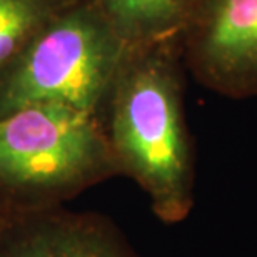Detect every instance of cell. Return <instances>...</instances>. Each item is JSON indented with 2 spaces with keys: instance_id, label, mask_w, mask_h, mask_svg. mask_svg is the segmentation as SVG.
Here are the masks:
<instances>
[{
  "instance_id": "obj_1",
  "label": "cell",
  "mask_w": 257,
  "mask_h": 257,
  "mask_svg": "<svg viewBox=\"0 0 257 257\" xmlns=\"http://www.w3.org/2000/svg\"><path fill=\"white\" fill-rule=\"evenodd\" d=\"M128 54L107 105L105 136L119 174L147 195L154 215L167 225L181 224L195 205V166L184 115L181 80L171 60Z\"/></svg>"
},
{
  "instance_id": "obj_4",
  "label": "cell",
  "mask_w": 257,
  "mask_h": 257,
  "mask_svg": "<svg viewBox=\"0 0 257 257\" xmlns=\"http://www.w3.org/2000/svg\"><path fill=\"white\" fill-rule=\"evenodd\" d=\"M0 257H141L107 215L62 205L0 210Z\"/></svg>"
},
{
  "instance_id": "obj_5",
  "label": "cell",
  "mask_w": 257,
  "mask_h": 257,
  "mask_svg": "<svg viewBox=\"0 0 257 257\" xmlns=\"http://www.w3.org/2000/svg\"><path fill=\"white\" fill-rule=\"evenodd\" d=\"M191 29L200 82L232 99L257 95V0H205Z\"/></svg>"
},
{
  "instance_id": "obj_7",
  "label": "cell",
  "mask_w": 257,
  "mask_h": 257,
  "mask_svg": "<svg viewBox=\"0 0 257 257\" xmlns=\"http://www.w3.org/2000/svg\"><path fill=\"white\" fill-rule=\"evenodd\" d=\"M62 0H0V77Z\"/></svg>"
},
{
  "instance_id": "obj_3",
  "label": "cell",
  "mask_w": 257,
  "mask_h": 257,
  "mask_svg": "<svg viewBox=\"0 0 257 257\" xmlns=\"http://www.w3.org/2000/svg\"><path fill=\"white\" fill-rule=\"evenodd\" d=\"M131 52L95 4L64 5L0 77V117L37 104L97 115Z\"/></svg>"
},
{
  "instance_id": "obj_2",
  "label": "cell",
  "mask_w": 257,
  "mask_h": 257,
  "mask_svg": "<svg viewBox=\"0 0 257 257\" xmlns=\"http://www.w3.org/2000/svg\"><path fill=\"white\" fill-rule=\"evenodd\" d=\"M112 176L119 167L97 115L37 104L0 117V210L62 205Z\"/></svg>"
},
{
  "instance_id": "obj_6",
  "label": "cell",
  "mask_w": 257,
  "mask_h": 257,
  "mask_svg": "<svg viewBox=\"0 0 257 257\" xmlns=\"http://www.w3.org/2000/svg\"><path fill=\"white\" fill-rule=\"evenodd\" d=\"M205 0H95L110 27L132 50L149 49L191 29Z\"/></svg>"
}]
</instances>
